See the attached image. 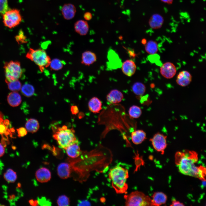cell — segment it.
<instances>
[{"instance_id":"cell-44","label":"cell","mask_w":206,"mask_h":206,"mask_svg":"<svg viewBox=\"0 0 206 206\" xmlns=\"http://www.w3.org/2000/svg\"><path fill=\"white\" fill-rule=\"evenodd\" d=\"M128 52L130 57H134L136 56L135 54L134 50L128 49Z\"/></svg>"},{"instance_id":"cell-17","label":"cell","mask_w":206,"mask_h":206,"mask_svg":"<svg viewBox=\"0 0 206 206\" xmlns=\"http://www.w3.org/2000/svg\"><path fill=\"white\" fill-rule=\"evenodd\" d=\"M74 28L75 32L82 35H86L89 30V26L86 20H79L74 23Z\"/></svg>"},{"instance_id":"cell-43","label":"cell","mask_w":206,"mask_h":206,"mask_svg":"<svg viewBox=\"0 0 206 206\" xmlns=\"http://www.w3.org/2000/svg\"><path fill=\"white\" fill-rule=\"evenodd\" d=\"M29 202L30 204L32 205H37L38 204V201L37 200L31 199L30 200Z\"/></svg>"},{"instance_id":"cell-47","label":"cell","mask_w":206,"mask_h":206,"mask_svg":"<svg viewBox=\"0 0 206 206\" xmlns=\"http://www.w3.org/2000/svg\"><path fill=\"white\" fill-rule=\"evenodd\" d=\"M142 43L143 44H146V40L145 39H142L141 41Z\"/></svg>"},{"instance_id":"cell-14","label":"cell","mask_w":206,"mask_h":206,"mask_svg":"<svg viewBox=\"0 0 206 206\" xmlns=\"http://www.w3.org/2000/svg\"><path fill=\"white\" fill-rule=\"evenodd\" d=\"M35 176L37 180L41 183L48 182L51 177L50 171L48 169L44 167L38 169L35 173Z\"/></svg>"},{"instance_id":"cell-28","label":"cell","mask_w":206,"mask_h":206,"mask_svg":"<svg viewBox=\"0 0 206 206\" xmlns=\"http://www.w3.org/2000/svg\"><path fill=\"white\" fill-rule=\"evenodd\" d=\"M130 116L133 118H138L140 117L142 114V111L139 106L133 105L131 106L128 110Z\"/></svg>"},{"instance_id":"cell-27","label":"cell","mask_w":206,"mask_h":206,"mask_svg":"<svg viewBox=\"0 0 206 206\" xmlns=\"http://www.w3.org/2000/svg\"><path fill=\"white\" fill-rule=\"evenodd\" d=\"M158 45L157 42L152 40L147 42L145 47L147 53L151 55L156 54L158 51Z\"/></svg>"},{"instance_id":"cell-37","label":"cell","mask_w":206,"mask_h":206,"mask_svg":"<svg viewBox=\"0 0 206 206\" xmlns=\"http://www.w3.org/2000/svg\"><path fill=\"white\" fill-rule=\"evenodd\" d=\"M7 128L5 123L3 122L2 118L0 119V134H2L5 133Z\"/></svg>"},{"instance_id":"cell-48","label":"cell","mask_w":206,"mask_h":206,"mask_svg":"<svg viewBox=\"0 0 206 206\" xmlns=\"http://www.w3.org/2000/svg\"><path fill=\"white\" fill-rule=\"evenodd\" d=\"M3 116V115L2 113L1 112H0V119L2 118Z\"/></svg>"},{"instance_id":"cell-42","label":"cell","mask_w":206,"mask_h":206,"mask_svg":"<svg viewBox=\"0 0 206 206\" xmlns=\"http://www.w3.org/2000/svg\"><path fill=\"white\" fill-rule=\"evenodd\" d=\"M5 152V148L4 146L0 143V157H2Z\"/></svg>"},{"instance_id":"cell-26","label":"cell","mask_w":206,"mask_h":206,"mask_svg":"<svg viewBox=\"0 0 206 206\" xmlns=\"http://www.w3.org/2000/svg\"><path fill=\"white\" fill-rule=\"evenodd\" d=\"M132 90L137 96H141L144 94L146 91L145 85L140 82H136L134 83L132 86Z\"/></svg>"},{"instance_id":"cell-10","label":"cell","mask_w":206,"mask_h":206,"mask_svg":"<svg viewBox=\"0 0 206 206\" xmlns=\"http://www.w3.org/2000/svg\"><path fill=\"white\" fill-rule=\"evenodd\" d=\"M161 74L164 78L170 79L173 78L176 74L177 69L173 63L167 62L163 64L160 68Z\"/></svg>"},{"instance_id":"cell-9","label":"cell","mask_w":206,"mask_h":206,"mask_svg":"<svg viewBox=\"0 0 206 206\" xmlns=\"http://www.w3.org/2000/svg\"><path fill=\"white\" fill-rule=\"evenodd\" d=\"M108 62L107 66L110 70H115L121 67V60L117 54L114 50L111 49L108 53Z\"/></svg>"},{"instance_id":"cell-36","label":"cell","mask_w":206,"mask_h":206,"mask_svg":"<svg viewBox=\"0 0 206 206\" xmlns=\"http://www.w3.org/2000/svg\"><path fill=\"white\" fill-rule=\"evenodd\" d=\"M18 134V136L21 137L25 136L27 134V131L26 129L24 127H21L17 129Z\"/></svg>"},{"instance_id":"cell-35","label":"cell","mask_w":206,"mask_h":206,"mask_svg":"<svg viewBox=\"0 0 206 206\" xmlns=\"http://www.w3.org/2000/svg\"><path fill=\"white\" fill-rule=\"evenodd\" d=\"M7 0H0V14H3L8 10Z\"/></svg>"},{"instance_id":"cell-19","label":"cell","mask_w":206,"mask_h":206,"mask_svg":"<svg viewBox=\"0 0 206 206\" xmlns=\"http://www.w3.org/2000/svg\"><path fill=\"white\" fill-rule=\"evenodd\" d=\"M96 54L92 51H85L82 54L81 63L85 66H90L96 62Z\"/></svg>"},{"instance_id":"cell-38","label":"cell","mask_w":206,"mask_h":206,"mask_svg":"<svg viewBox=\"0 0 206 206\" xmlns=\"http://www.w3.org/2000/svg\"><path fill=\"white\" fill-rule=\"evenodd\" d=\"M92 13L89 12H86L84 15V18L86 21L91 20L92 19Z\"/></svg>"},{"instance_id":"cell-39","label":"cell","mask_w":206,"mask_h":206,"mask_svg":"<svg viewBox=\"0 0 206 206\" xmlns=\"http://www.w3.org/2000/svg\"><path fill=\"white\" fill-rule=\"evenodd\" d=\"M170 205L172 206H184L185 205L183 203L174 199H172V203Z\"/></svg>"},{"instance_id":"cell-33","label":"cell","mask_w":206,"mask_h":206,"mask_svg":"<svg viewBox=\"0 0 206 206\" xmlns=\"http://www.w3.org/2000/svg\"><path fill=\"white\" fill-rule=\"evenodd\" d=\"M57 203L60 206H68L70 204L69 198L65 195H62L58 198Z\"/></svg>"},{"instance_id":"cell-1","label":"cell","mask_w":206,"mask_h":206,"mask_svg":"<svg viewBox=\"0 0 206 206\" xmlns=\"http://www.w3.org/2000/svg\"><path fill=\"white\" fill-rule=\"evenodd\" d=\"M198 161L197 153L193 151L177 152L175 155V163L182 174L205 180V168L202 166H197Z\"/></svg>"},{"instance_id":"cell-23","label":"cell","mask_w":206,"mask_h":206,"mask_svg":"<svg viewBox=\"0 0 206 206\" xmlns=\"http://www.w3.org/2000/svg\"><path fill=\"white\" fill-rule=\"evenodd\" d=\"M7 101L10 106L15 107L18 106L21 104V98L20 94L17 92L12 91L8 95Z\"/></svg>"},{"instance_id":"cell-20","label":"cell","mask_w":206,"mask_h":206,"mask_svg":"<svg viewBox=\"0 0 206 206\" xmlns=\"http://www.w3.org/2000/svg\"><path fill=\"white\" fill-rule=\"evenodd\" d=\"M151 197V206L161 205L165 204L167 200V196L162 192H154Z\"/></svg>"},{"instance_id":"cell-45","label":"cell","mask_w":206,"mask_h":206,"mask_svg":"<svg viewBox=\"0 0 206 206\" xmlns=\"http://www.w3.org/2000/svg\"><path fill=\"white\" fill-rule=\"evenodd\" d=\"M78 205H88V203L85 201H80L78 203Z\"/></svg>"},{"instance_id":"cell-4","label":"cell","mask_w":206,"mask_h":206,"mask_svg":"<svg viewBox=\"0 0 206 206\" xmlns=\"http://www.w3.org/2000/svg\"><path fill=\"white\" fill-rule=\"evenodd\" d=\"M26 57L33 62L38 67L40 71L43 72L45 68L49 67L51 59L44 50L30 48Z\"/></svg>"},{"instance_id":"cell-41","label":"cell","mask_w":206,"mask_h":206,"mask_svg":"<svg viewBox=\"0 0 206 206\" xmlns=\"http://www.w3.org/2000/svg\"><path fill=\"white\" fill-rule=\"evenodd\" d=\"M37 201L38 204H40L41 205H44V204H48V203L49 202L46 199L44 198H42L41 199H38V200Z\"/></svg>"},{"instance_id":"cell-16","label":"cell","mask_w":206,"mask_h":206,"mask_svg":"<svg viewBox=\"0 0 206 206\" xmlns=\"http://www.w3.org/2000/svg\"><path fill=\"white\" fill-rule=\"evenodd\" d=\"M121 67L123 73L129 77L132 76L134 74L136 68L135 62L130 60L125 61L122 64Z\"/></svg>"},{"instance_id":"cell-21","label":"cell","mask_w":206,"mask_h":206,"mask_svg":"<svg viewBox=\"0 0 206 206\" xmlns=\"http://www.w3.org/2000/svg\"><path fill=\"white\" fill-rule=\"evenodd\" d=\"M131 138L132 141L134 144H139L146 139V134L143 130H135L132 132Z\"/></svg>"},{"instance_id":"cell-40","label":"cell","mask_w":206,"mask_h":206,"mask_svg":"<svg viewBox=\"0 0 206 206\" xmlns=\"http://www.w3.org/2000/svg\"><path fill=\"white\" fill-rule=\"evenodd\" d=\"M71 111L73 114H76L78 112V108L76 106H72L71 108Z\"/></svg>"},{"instance_id":"cell-46","label":"cell","mask_w":206,"mask_h":206,"mask_svg":"<svg viewBox=\"0 0 206 206\" xmlns=\"http://www.w3.org/2000/svg\"><path fill=\"white\" fill-rule=\"evenodd\" d=\"M162 2L168 4H171L173 3V0H160Z\"/></svg>"},{"instance_id":"cell-11","label":"cell","mask_w":206,"mask_h":206,"mask_svg":"<svg viewBox=\"0 0 206 206\" xmlns=\"http://www.w3.org/2000/svg\"><path fill=\"white\" fill-rule=\"evenodd\" d=\"M61 11L64 18L67 20H70L75 16L76 10L74 5L71 3H67L63 5Z\"/></svg>"},{"instance_id":"cell-12","label":"cell","mask_w":206,"mask_h":206,"mask_svg":"<svg viewBox=\"0 0 206 206\" xmlns=\"http://www.w3.org/2000/svg\"><path fill=\"white\" fill-rule=\"evenodd\" d=\"M192 76L188 71L185 70L180 72L176 79L177 83L182 87H185L189 85L192 80Z\"/></svg>"},{"instance_id":"cell-29","label":"cell","mask_w":206,"mask_h":206,"mask_svg":"<svg viewBox=\"0 0 206 206\" xmlns=\"http://www.w3.org/2000/svg\"><path fill=\"white\" fill-rule=\"evenodd\" d=\"M22 94L27 97H30L34 93L35 89L32 85L29 84H24L21 88Z\"/></svg>"},{"instance_id":"cell-30","label":"cell","mask_w":206,"mask_h":206,"mask_svg":"<svg viewBox=\"0 0 206 206\" xmlns=\"http://www.w3.org/2000/svg\"><path fill=\"white\" fill-rule=\"evenodd\" d=\"M64 65L63 62L58 58H54L51 60L49 67L53 70L57 71L62 69Z\"/></svg>"},{"instance_id":"cell-22","label":"cell","mask_w":206,"mask_h":206,"mask_svg":"<svg viewBox=\"0 0 206 206\" xmlns=\"http://www.w3.org/2000/svg\"><path fill=\"white\" fill-rule=\"evenodd\" d=\"M88 106L89 110L92 112L99 113L102 109V103L101 101L97 97H93L89 100Z\"/></svg>"},{"instance_id":"cell-13","label":"cell","mask_w":206,"mask_h":206,"mask_svg":"<svg viewBox=\"0 0 206 206\" xmlns=\"http://www.w3.org/2000/svg\"><path fill=\"white\" fill-rule=\"evenodd\" d=\"M124 98L122 93L117 89L110 91L106 96L107 102L110 104H116L120 103Z\"/></svg>"},{"instance_id":"cell-25","label":"cell","mask_w":206,"mask_h":206,"mask_svg":"<svg viewBox=\"0 0 206 206\" xmlns=\"http://www.w3.org/2000/svg\"><path fill=\"white\" fill-rule=\"evenodd\" d=\"M25 127L27 131L31 133H34L38 130L39 125L37 120L34 118H30L28 119L26 122Z\"/></svg>"},{"instance_id":"cell-2","label":"cell","mask_w":206,"mask_h":206,"mask_svg":"<svg viewBox=\"0 0 206 206\" xmlns=\"http://www.w3.org/2000/svg\"><path fill=\"white\" fill-rule=\"evenodd\" d=\"M108 177L112 185L117 194H126L128 186L126 182L129 177L127 169L120 166L110 169Z\"/></svg>"},{"instance_id":"cell-15","label":"cell","mask_w":206,"mask_h":206,"mask_svg":"<svg viewBox=\"0 0 206 206\" xmlns=\"http://www.w3.org/2000/svg\"><path fill=\"white\" fill-rule=\"evenodd\" d=\"M71 169V167L69 164L65 162L61 163L57 167L58 175L62 179H67L70 176Z\"/></svg>"},{"instance_id":"cell-5","label":"cell","mask_w":206,"mask_h":206,"mask_svg":"<svg viewBox=\"0 0 206 206\" xmlns=\"http://www.w3.org/2000/svg\"><path fill=\"white\" fill-rule=\"evenodd\" d=\"M126 206H151V198L140 191H136L124 196Z\"/></svg>"},{"instance_id":"cell-6","label":"cell","mask_w":206,"mask_h":206,"mask_svg":"<svg viewBox=\"0 0 206 206\" xmlns=\"http://www.w3.org/2000/svg\"><path fill=\"white\" fill-rule=\"evenodd\" d=\"M6 83L18 80L23 74L20 63L18 61L5 62L3 67Z\"/></svg>"},{"instance_id":"cell-34","label":"cell","mask_w":206,"mask_h":206,"mask_svg":"<svg viewBox=\"0 0 206 206\" xmlns=\"http://www.w3.org/2000/svg\"><path fill=\"white\" fill-rule=\"evenodd\" d=\"M16 41L19 44L25 43L27 42L26 37L21 30L19 31L18 35L15 37Z\"/></svg>"},{"instance_id":"cell-3","label":"cell","mask_w":206,"mask_h":206,"mask_svg":"<svg viewBox=\"0 0 206 206\" xmlns=\"http://www.w3.org/2000/svg\"><path fill=\"white\" fill-rule=\"evenodd\" d=\"M53 129V137L61 148L65 149L69 146L78 142L73 128H68L66 126L63 125Z\"/></svg>"},{"instance_id":"cell-18","label":"cell","mask_w":206,"mask_h":206,"mask_svg":"<svg viewBox=\"0 0 206 206\" xmlns=\"http://www.w3.org/2000/svg\"><path fill=\"white\" fill-rule=\"evenodd\" d=\"M164 19L161 15L158 13L153 14L149 20V26L152 29H156L160 28L162 26Z\"/></svg>"},{"instance_id":"cell-7","label":"cell","mask_w":206,"mask_h":206,"mask_svg":"<svg viewBox=\"0 0 206 206\" xmlns=\"http://www.w3.org/2000/svg\"><path fill=\"white\" fill-rule=\"evenodd\" d=\"M3 19L4 25L11 29L20 24L22 17L19 10L13 9L8 10L3 14Z\"/></svg>"},{"instance_id":"cell-31","label":"cell","mask_w":206,"mask_h":206,"mask_svg":"<svg viewBox=\"0 0 206 206\" xmlns=\"http://www.w3.org/2000/svg\"><path fill=\"white\" fill-rule=\"evenodd\" d=\"M5 180L9 183L14 182L17 179L16 173L11 169H8L4 174Z\"/></svg>"},{"instance_id":"cell-32","label":"cell","mask_w":206,"mask_h":206,"mask_svg":"<svg viewBox=\"0 0 206 206\" xmlns=\"http://www.w3.org/2000/svg\"><path fill=\"white\" fill-rule=\"evenodd\" d=\"M7 83L9 89L12 91L17 92L21 89V84L18 80L8 82Z\"/></svg>"},{"instance_id":"cell-8","label":"cell","mask_w":206,"mask_h":206,"mask_svg":"<svg viewBox=\"0 0 206 206\" xmlns=\"http://www.w3.org/2000/svg\"><path fill=\"white\" fill-rule=\"evenodd\" d=\"M167 136L160 132L155 134L150 139L154 148L163 154L167 146Z\"/></svg>"},{"instance_id":"cell-24","label":"cell","mask_w":206,"mask_h":206,"mask_svg":"<svg viewBox=\"0 0 206 206\" xmlns=\"http://www.w3.org/2000/svg\"><path fill=\"white\" fill-rule=\"evenodd\" d=\"M65 150L67 155L72 158H77L81 153V150L78 142L69 146Z\"/></svg>"}]
</instances>
